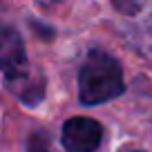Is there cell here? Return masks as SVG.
Listing matches in <instances>:
<instances>
[{"label": "cell", "instance_id": "cell-1", "mask_svg": "<svg viewBox=\"0 0 152 152\" xmlns=\"http://www.w3.org/2000/svg\"><path fill=\"white\" fill-rule=\"evenodd\" d=\"M125 92L119 61L103 49H92L78 69V99L83 105H101Z\"/></svg>", "mask_w": 152, "mask_h": 152}, {"label": "cell", "instance_id": "cell-2", "mask_svg": "<svg viewBox=\"0 0 152 152\" xmlns=\"http://www.w3.org/2000/svg\"><path fill=\"white\" fill-rule=\"evenodd\" d=\"M63 145L69 152H94L103 141V128L87 116H72L63 125Z\"/></svg>", "mask_w": 152, "mask_h": 152}, {"label": "cell", "instance_id": "cell-3", "mask_svg": "<svg viewBox=\"0 0 152 152\" xmlns=\"http://www.w3.org/2000/svg\"><path fill=\"white\" fill-rule=\"evenodd\" d=\"M0 69L5 72V78H16L31 69L20 34L7 25H0Z\"/></svg>", "mask_w": 152, "mask_h": 152}, {"label": "cell", "instance_id": "cell-4", "mask_svg": "<svg viewBox=\"0 0 152 152\" xmlns=\"http://www.w3.org/2000/svg\"><path fill=\"white\" fill-rule=\"evenodd\" d=\"M5 85H7V90L14 92L27 105L40 103L45 96V81H43V76L34 69H29L23 76H16V78H5Z\"/></svg>", "mask_w": 152, "mask_h": 152}, {"label": "cell", "instance_id": "cell-5", "mask_svg": "<svg viewBox=\"0 0 152 152\" xmlns=\"http://www.w3.org/2000/svg\"><path fill=\"white\" fill-rule=\"evenodd\" d=\"M29 152H49L47 148H45V139L43 134H38V137L31 139V143H29Z\"/></svg>", "mask_w": 152, "mask_h": 152}, {"label": "cell", "instance_id": "cell-6", "mask_svg": "<svg viewBox=\"0 0 152 152\" xmlns=\"http://www.w3.org/2000/svg\"><path fill=\"white\" fill-rule=\"evenodd\" d=\"M130 152H143V150H130Z\"/></svg>", "mask_w": 152, "mask_h": 152}]
</instances>
